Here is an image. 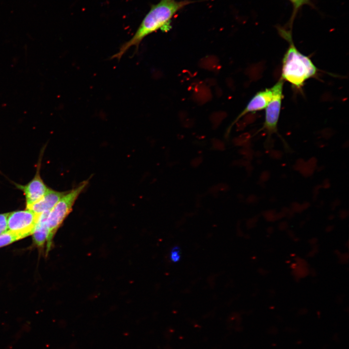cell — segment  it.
Wrapping results in <instances>:
<instances>
[{"label":"cell","mask_w":349,"mask_h":349,"mask_svg":"<svg viewBox=\"0 0 349 349\" xmlns=\"http://www.w3.org/2000/svg\"><path fill=\"white\" fill-rule=\"evenodd\" d=\"M179 256L178 254V251L174 250L172 253L171 258L172 260H173L174 261H175L176 260H177L179 259Z\"/></svg>","instance_id":"13"},{"label":"cell","mask_w":349,"mask_h":349,"mask_svg":"<svg viewBox=\"0 0 349 349\" xmlns=\"http://www.w3.org/2000/svg\"><path fill=\"white\" fill-rule=\"evenodd\" d=\"M280 32L289 43L283 59L281 79L300 88L306 80L316 75L317 68L308 57L298 50L290 32L284 30Z\"/></svg>","instance_id":"2"},{"label":"cell","mask_w":349,"mask_h":349,"mask_svg":"<svg viewBox=\"0 0 349 349\" xmlns=\"http://www.w3.org/2000/svg\"><path fill=\"white\" fill-rule=\"evenodd\" d=\"M294 5L296 9H298L303 4L306 3L308 0H289Z\"/></svg>","instance_id":"12"},{"label":"cell","mask_w":349,"mask_h":349,"mask_svg":"<svg viewBox=\"0 0 349 349\" xmlns=\"http://www.w3.org/2000/svg\"><path fill=\"white\" fill-rule=\"evenodd\" d=\"M22 190L26 197V207L40 200L48 190L41 179L39 170H37L34 178L26 185H17Z\"/></svg>","instance_id":"7"},{"label":"cell","mask_w":349,"mask_h":349,"mask_svg":"<svg viewBox=\"0 0 349 349\" xmlns=\"http://www.w3.org/2000/svg\"><path fill=\"white\" fill-rule=\"evenodd\" d=\"M9 213L0 214V234L7 230V217Z\"/></svg>","instance_id":"11"},{"label":"cell","mask_w":349,"mask_h":349,"mask_svg":"<svg viewBox=\"0 0 349 349\" xmlns=\"http://www.w3.org/2000/svg\"><path fill=\"white\" fill-rule=\"evenodd\" d=\"M66 192V191L60 192L49 189L43 197L26 208L38 215L45 212H50Z\"/></svg>","instance_id":"8"},{"label":"cell","mask_w":349,"mask_h":349,"mask_svg":"<svg viewBox=\"0 0 349 349\" xmlns=\"http://www.w3.org/2000/svg\"><path fill=\"white\" fill-rule=\"evenodd\" d=\"M88 183V180H85L71 190L66 191L50 211L46 220V224L49 232L47 242L48 250L50 248L54 234L71 211L75 201Z\"/></svg>","instance_id":"3"},{"label":"cell","mask_w":349,"mask_h":349,"mask_svg":"<svg viewBox=\"0 0 349 349\" xmlns=\"http://www.w3.org/2000/svg\"><path fill=\"white\" fill-rule=\"evenodd\" d=\"M50 212H45L40 215L33 233V240L38 246H43L48 241L49 232L46 224V220Z\"/></svg>","instance_id":"9"},{"label":"cell","mask_w":349,"mask_h":349,"mask_svg":"<svg viewBox=\"0 0 349 349\" xmlns=\"http://www.w3.org/2000/svg\"><path fill=\"white\" fill-rule=\"evenodd\" d=\"M40 215L29 209L9 213L7 231L17 234L23 238L33 234Z\"/></svg>","instance_id":"4"},{"label":"cell","mask_w":349,"mask_h":349,"mask_svg":"<svg viewBox=\"0 0 349 349\" xmlns=\"http://www.w3.org/2000/svg\"><path fill=\"white\" fill-rule=\"evenodd\" d=\"M193 2L194 1L189 0H160L152 5L134 35L121 46L111 59L119 60L131 47L135 46L138 48L141 41L150 33L159 30L163 32L169 31L174 16L183 7Z\"/></svg>","instance_id":"1"},{"label":"cell","mask_w":349,"mask_h":349,"mask_svg":"<svg viewBox=\"0 0 349 349\" xmlns=\"http://www.w3.org/2000/svg\"><path fill=\"white\" fill-rule=\"evenodd\" d=\"M22 238H23L20 235L7 230L0 234V247L10 244Z\"/></svg>","instance_id":"10"},{"label":"cell","mask_w":349,"mask_h":349,"mask_svg":"<svg viewBox=\"0 0 349 349\" xmlns=\"http://www.w3.org/2000/svg\"><path fill=\"white\" fill-rule=\"evenodd\" d=\"M283 97V91L278 92L273 96L265 108V121L262 129L265 130L267 134L265 146L268 149L271 147V135L274 133H277V124Z\"/></svg>","instance_id":"5"},{"label":"cell","mask_w":349,"mask_h":349,"mask_svg":"<svg viewBox=\"0 0 349 349\" xmlns=\"http://www.w3.org/2000/svg\"><path fill=\"white\" fill-rule=\"evenodd\" d=\"M283 80L280 79L271 88L266 89L256 93L235 122L247 113L254 112L265 109L273 96L278 92L283 91Z\"/></svg>","instance_id":"6"}]
</instances>
